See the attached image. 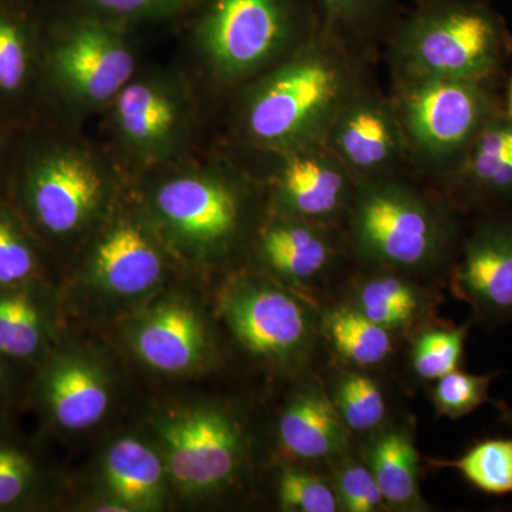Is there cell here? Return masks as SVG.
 I'll return each instance as SVG.
<instances>
[{
    "instance_id": "1",
    "label": "cell",
    "mask_w": 512,
    "mask_h": 512,
    "mask_svg": "<svg viewBox=\"0 0 512 512\" xmlns=\"http://www.w3.org/2000/svg\"><path fill=\"white\" fill-rule=\"evenodd\" d=\"M309 46L262 77L245 101L248 136L285 156L318 146L352 99L348 64L325 43Z\"/></svg>"
},
{
    "instance_id": "2",
    "label": "cell",
    "mask_w": 512,
    "mask_h": 512,
    "mask_svg": "<svg viewBox=\"0 0 512 512\" xmlns=\"http://www.w3.org/2000/svg\"><path fill=\"white\" fill-rule=\"evenodd\" d=\"M501 42L500 23L480 3L420 0L397 33V62L404 82H478L493 69Z\"/></svg>"
},
{
    "instance_id": "3",
    "label": "cell",
    "mask_w": 512,
    "mask_h": 512,
    "mask_svg": "<svg viewBox=\"0 0 512 512\" xmlns=\"http://www.w3.org/2000/svg\"><path fill=\"white\" fill-rule=\"evenodd\" d=\"M143 217L171 254L191 264H214L241 237L245 201L222 175L194 171L161 181Z\"/></svg>"
},
{
    "instance_id": "4",
    "label": "cell",
    "mask_w": 512,
    "mask_h": 512,
    "mask_svg": "<svg viewBox=\"0 0 512 512\" xmlns=\"http://www.w3.org/2000/svg\"><path fill=\"white\" fill-rule=\"evenodd\" d=\"M20 200L29 220L56 241L99 228L113 204V177L99 158L77 146L35 151L20 175Z\"/></svg>"
},
{
    "instance_id": "5",
    "label": "cell",
    "mask_w": 512,
    "mask_h": 512,
    "mask_svg": "<svg viewBox=\"0 0 512 512\" xmlns=\"http://www.w3.org/2000/svg\"><path fill=\"white\" fill-rule=\"evenodd\" d=\"M171 487L190 500L220 493L238 476L245 446L238 421L215 404L161 407L148 419Z\"/></svg>"
},
{
    "instance_id": "6",
    "label": "cell",
    "mask_w": 512,
    "mask_h": 512,
    "mask_svg": "<svg viewBox=\"0 0 512 512\" xmlns=\"http://www.w3.org/2000/svg\"><path fill=\"white\" fill-rule=\"evenodd\" d=\"M309 15L305 0H207L195 36L214 72L239 80L275 62Z\"/></svg>"
},
{
    "instance_id": "7",
    "label": "cell",
    "mask_w": 512,
    "mask_h": 512,
    "mask_svg": "<svg viewBox=\"0 0 512 512\" xmlns=\"http://www.w3.org/2000/svg\"><path fill=\"white\" fill-rule=\"evenodd\" d=\"M46 59L53 86L86 109L111 104L137 66L124 26L86 13L60 23Z\"/></svg>"
},
{
    "instance_id": "8",
    "label": "cell",
    "mask_w": 512,
    "mask_h": 512,
    "mask_svg": "<svg viewBox=\"0 0 512 512\" xmlns=\"http://www.w3.org/2000/svg\"><path fill=\"white\" fill-rule=\"evenodd\" d=\"M353 231L366 258L393 268L429 264L443 242V229L429 205L416 192L387 181H372L362 188Z\"/></svg>"
},
{
    "instance_id": "9",
    "label": "cell",
    "mask_w": 512,
    "mask_h": 512,
    "mask_svg": "<svg viewBox=\"0 0 512 512\" xmlns=\"http://www.w3.org/2000/svg\"><path fill=\"white\" fill-rule=\"evenodd\" d=\"M220 306L234 338L272 365H295L311 348L315 325L308 306L268 279L232 282Z\"/></svg>"
},
{
    "instance_id": "10",
    "label": "cell",
    "mask_w": 512,
    "mask_h": 512,
    "mask_svg": "<svg viewBox=\"0 0 512 512\" xmlns=\"http://www.w3.org/2000/svg\"><path fill=\"white\" fill-rule=\"evenodd\" d=\"M167 254L144 217L120 215L99 227L80 281L109 305H133L151 298L164 284Z\"/></svg>"
},
{
    "instance_id": "11",
    "label": "cell",
    "mask_w": 512,
    "mask_h": 512,
    "mask_svg": "<svg viewBox=\"0 0 512 512\" xmlns=\"http://www.w3.org/2000/svg\"><path fill=\"white\" fill-rule=\"evenodd\" d=\"M471 80L404 82L400 124L404 138L430 160L466 150L485 123L487 101Z\"/></svg>"
},
{
    "instance_id": "12",
    "label": "cell",
    "mask_w": 512,
    "mask_h": 512,
    "mask_svg": "<svg viewBox=\"0 0 512 512\" xmlns=\"http://www.w3.org/2000/svg\"><path fill=\"white\" fill-rule=\"evenodd\" d=\"M127 343L134 356L153 372L185 376L210 362V326L197 305L171 295L143 306L128 322Z\"/></svg>"
},
{
    "instance_id": "13",
    "label": "cell",
    "mask_w": 512,
    "mask_h": 512,
    "mask_svg": "<svg viewBox=\"0 0 512 512\" xmlns=\"http://www.w3.org/2000/svg\"><path fill=\"white\" fill-rule=\"evenodd\" d=\"M111 106L114 131L134 156L163 160L181 146L190 120V103L177 84L161 77L133 79Z\"/></svg>"
},
{
    "instance_id": "14",
    "label": "cell",
    "mask_w": 512,
    "mask_h": 512,
    "mask_svg": "<svg viewBox=\"0 0 512 512\" xmlns=\"http://www.w3.org/2000/svg\"><path fill=\"white\" fill-rule=\"evenodd\" d=\"M113 393L106 367L80 349L50 353L39 377L47 419L66 433L92 430L106 419Z\"/></svg>"
},
{
    "instance_id": "15",
    "label": "cell",
    "mask_w": 512,
    "mask_h": 512,
    "mask_svg": "<svg viewBox=\"0 0 512 512\" xmlns=\"http://www.w3.org/2000/svg\"><path fill=\"white\" fill-rule=\"evenodd\" d=\"M97 480L100 500L116 503L124 512L161 510L173 490L156 443L138 434H123L107 444Z\"/></svg>"
},
{
    "instance_id": "16",
    "label": "cell",
    "mask_w": 512,
    "mask_h": 512,
    "mask_svg": "<svg viewBox=\"0 0 512 512\" xmlns=\"http://www.w3.org/2000/svg\"><path fill=\"white\" fill-rule=\"evenodd\" d=\"M451 285L481 318L512 319V224L478 231L467 242Z\"/></svg>"
},
{
    "instance_id": "17",
    "label": "cell",
    "mask_w": 512,
    "mask_h": 512,
    "mask_svg": "<svg viewBox=\"0 0 512 512\" xmlns=\"http://www.w3.org/2000/svg\"><path fill=\"white\" fill-rule=\"evenodd\" d=\"M326 138L332 153L355 173L370 175L389 167L403 147V128L392 109L376 99H350L333 120Z\"/></svg>"
},
{
    "instance_id": "18",
    "label": "cell",
    "mask_w": 512,
    "mask_h": 512,
    "mask_svg": "<svg viewBox=\"0 0 512 512\" xmlns=\"http://www.w3.org/2000/svg\"><path fill=\"white\" fill-rule=\"evenodd\" d=\"M286 157L274 185L282 217L308 222L335 214L349 191L348 168L342 161L316 147Z\"/></svg>"
},
{
    "instance_id": "19",
    "label": "cell",
    "mask_w": 512,
    "mask_h": 512,
    "mask_svg": "<svg viewBox=\"0 0 512 512\" xmlns=\"http://www.w3.org/2000/svg\"><path fill=\"white\" fill-rule=\"evenodd\" d=\"M278 439L288 456L320 461L339 456L348 446V427L335 404L319 387L292 397L278 423Z\"/></svg>"
},
{
    "instance_id": "20",
    "label": "cell",
    "mask_w": 512,
    "mask_h": 512,
    "mask_svg": "<svg viewBox=\"0 0 512 512\" xmlns=\"http://www.w3.org/2000/svg\"><path fill=\"white\" fill-rule=\"evenodd\" d=\"M55 336V312L37 284L0 286V356L42 359Z\"/></svg>"
},
{
    "instance_id": "21",
    "label": "cell",
    "mask_w": 512,
    "mask_h": 512,
    "mask_svg": "<svg viewBox=\"0 0 512 512\" xmlns=\"http://www.w3.org/2000/svg\"><path fill=\"white\" fill-rule=\"evenodd\" d=\"M262 262L276 275L293 282L311 281L328 266V241L306 221L279 218L261 232Z\"/></svg>"
},
{
    "instance_id": "22",
    "label": "cell",
    "mask_w": 512,
    "mask_h": 512,
    "mask_svg": "<svg viewBox=\"0 0 512 512\" xmlns=\"http://www.w3.org/2000/svg\"><path fill=\"white\" fill-rule=\"evenodd\" d=\"M367 466L387 504L407 508L420 504L419 456L406 430L379 434L367 448Z\"/></svg>"
},
{
    "instance_id": "23",
    "label": "cell",
    "mask_w": 512,
    "mask_h": 512,
    "mask_svg": "<svg viewBox=\"0 0 512 512\" xmlns=\"http://www.w3.org/2000/svg\"><path fill=\"white\" fill-rule=\"evenodd\" d=\"M36 29L19 0H0V96L26 89L36 62Z\"/></svg>"
},
{
    "instance_id": "24",
    "label": "cell",
    "mask_w": 512,
    "mask_h": 512,
    "mask_svg": "<svg viewBox=\"0 0 512 512\" xmlns=\"http://www.w3.org/2000/svg\"><path fill=\"white\" fill-rule=\"evenodd\" d=\"M463 173L488 194H512V119L485 121L468 144Z\"/></svg>"
},
{
    "instance_id": "25",
    "label": "cell",
    "mask_w": 512,
    "mask_h": 512,
    "mask_svg": "<svg viewBox=\"0 0 512 512\" xmlns=\"http://www.w3.org/2000/svg\"><path fill=\"white\" fill-rule=\"evenodd\" d=\"M323 330L333 349L356 366L380 365L393 350L390 330L376 325L355 306L326 312Z\"/></svg>"
},
{
    "instance_id": "26",
    "label": "cell",
    "mask_w": 512,
    "mask_h": 512,
    "mask_svg": "<svg viewBox=\"0 0 512 512\" xmlns=\"http://www.w3.org/2000/svg\"><path fill=\"white\" fill-rule=\"evenodd\" d=\"M421 305L419 291L399 276H373L356 292L357 311L390 332L412 325Z\"/></svg>"
},
{
    "instance_id": "27",
    "label": "cell",
    "mask_w": 512,
    "mask_h": 512,
    "mask_svg": "<svg viewBox=\"0 0 512 512\" xmlns=\"http://www.w3.org/2000/svg\"><path fill=\"white\" fill-rule=\"evenodd\" d=\"M436 464L456 468L468 483L483 493H512V440L481 441L457 460L436 461Z\"/></svg>"
},
{
    "instance_id": "28",
    "label": "cell",
    "mask_w": 512,
    "mask_h": 512,
    "mask_svg": "<svg viewBox=\"0 0 512 512\" xmlns=\"http://www.w3.org/2000/svg\"><path fill=\"white\" fill-rule=\"evenodd\" d=\"M333 404L348 429L365 433L386 419V400L379 384L363 373L340 377L333 390Z\"/></svg>"
},
{
    "instance_id": "29",
    "label": "cell",
    "mask_w": 512,
    "mask_h": 512,
    "mask_svg": "<svg viewBox=\"0 0 512 512\" xmlns=\"http://www.w3.org/2000/svg\"><path fill=\"white\" fill-rule=\"evenodd\" d=\"M39 255L19 218L0 205V286L36 284Z\"/></svg>"
},
{
    "instance_id": "30",
    "label": "cell",
    "mask_w": 512,
    "mask_h": 512,
    "mask_svg": "<svg viewBox=\"0 0 512 512\" xmlns=\"http://www.w3.org/2000/svg\"><path fill=\"white\" fill-rule=\"evenodd\" d=\"M468 326L427 330L414 343L412 365L424 380H439L460 366Z\"/></svg>"
},
{
    "instance_id": "31",
    "label": "cell",
    "mask_w": 512,
    "mask_h": 512,
    "mask_svg": "<svg viewBox=\"0 0 512 512\" xmlns=\"http://www.w3.org/2000/svg\"><path fill=\"white\" fill-rule=\"evenodd\" d=\"M39 464L29 451L0 441V510L20 507L40 484Z\"/></svg>"
},
{
    "instance_id": "32",
    "label": "cell",
    "mask_w": 512,
    "mask_h": 512,
    "mask_svg": "<svg viewBox=\"0 0 512 512\" xmlns=\"http://www.w3.org/2000/svg\"><path fill=\"white\" fill-rule=\"evenodd\" d=\"M278 500L282 510L295 512H336V491L319 477L285 467L278 481Z\"/></svg>"
},
{
    "instance_id": "33",
    "label": "cell",
    "mask_w": 512,
    "mask_h": 512,
    "mask_svg": "<svg viewBox=\"0 0 512 512\" xmlns=\"http://www.w3.org/2000/svg\"><path fill=\"white\" fill-rule=\"evenodd\" d=\"M436 382L433 402L437 412L450 419H460L483 406L488 397L491 376L470 375L457 369Z\"/></svg>"
},
{
    "instance_id": "34",
    "label": "cell",
    "mask_w": 512,
    "mask_h": 512,
    "mask_svg": "<svg viewBox=\"0 0 512 512\" xmlns=\"http://www.w3.org/2000/svg\"><path fill=\"white\" fill-rule=\"evenodd\" d=\"M83 13L126 25L140 20L167 18L188 0H73Z\"/></svg>"
},
{
    "instance_id": "35",
    "label": "cell",
    "mask_w": 512,
    "mask_h": 512,
    "mask_svg": "<svg viewBox=\"0 0 512 512\" xmlns=\"http://www.w3.org/2000/svg\"><path fill=\"white\" fill-rule=\"evenodd\" d=\"M339 507L349 512H373L386 503L369 466L348 463L340 468L336 478Z\"/></svg>"
},
{
    "instance_id": "36",
    "label": "cell",
    "mask_w": 512,
    "mask_h": 512,
    "mask_svg": "<svg viewBox=\"0 0 512 512\" xmlns=\"http://www.w3.org/2000/svg\"><path fill=\"white\" fill-rule=\"evenodd\" d=\"M329 23L348 28L367 26L382 18L390 0H315Z\"/></svg>"
},
{
    "instance_id": "37",
    "label": "cell",
    "mask_w": 512,
    "mask_h": 512,
    "mask_svg": "<svg viewBox=\"0 0 512 512\" xmlns=\"http://www.w3.org/2000/svg\"><path fill=\"white\" fill-rule=\"evenodd\" d=\"M3 360H5V357L0 356V400L5 396L6 387H8V372H6Z\"/></svg>"
},
{
    "instance_id": "38",
    "label": "cell",
    "mask_w": 512,
    "mask_h": 512,
    "mask_svg": "<svg viewBox=\"0 0 512 512\" xmlns=\"http://www.w3.org/2000/svg\"><path fill=\"white\" fill-rule=\"evenodd\" d=\"M510 111H511V119H512V87H511V94H510Z\"/></svg>"
},
{
    "instance_id": "39",
    "label": "cell",
    "mask_w": 512,
    "mask_h": 512,
    "mask_svg": "<svg viewBox=\"0 0 512 512\" xmlns=\"http://www.w3.org/2000/svg\"><path fill=\"white\" fill-rule=\"evenodd\" d=\"M508 417H510V424L512 426V413L511 414H508Z\"/></svg>"
}]
</instances>
